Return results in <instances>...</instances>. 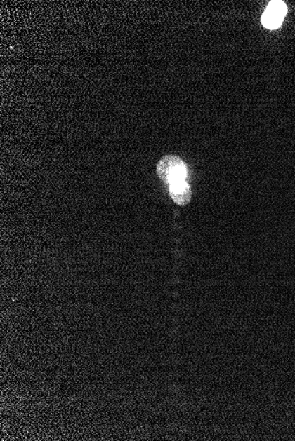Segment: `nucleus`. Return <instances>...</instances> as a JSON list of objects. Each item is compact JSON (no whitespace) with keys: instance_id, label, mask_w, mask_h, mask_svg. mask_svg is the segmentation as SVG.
<instances>
[{"instance_id":"f257e3e1","label":"nucleus","mask_w":295,"mask_h":441,"mask_svg":"<svg viewBox=\"0 0 295 441\" xmlns=\"http://www.w3.org/2000/svg\"><path fill=\"white\" fill-rule=\"evenodd\" d=\"M157 174L164 184L184 181L187 177L188 170L183 158L175 155H166L160 158L157 165Z\"/></svg>"},{"instance_id":"f03ea898","label":"nucleus","mask_w":295,"mask_h":441,"mask_svg":"<svg viewBox=\"0 0 295 441\" xmlns=\"http://www.w3.org/2000/svg\"><path fill=\"white\" fill-rule=\"evenodd\" d=\"M287 12V5L283 1L270 2L262 17V23L266 29H279Z\"/></svg>"},{"instance_id":"7ed1b4c3","label":"nucleus","mask_w":295,"mask_h":441,"mask_svg":"<svg viewBox=\"0 0 295 441\" xmlns=\"http://www.w3.org/2000/svg\"><path fill=\"white\" fill-rule=\"evenodd\" d=\"M170 196L175 204L185 206L190 204L192 198V189L186 181L174 182L170 185Z\"/></svg>"}]
</instances>
